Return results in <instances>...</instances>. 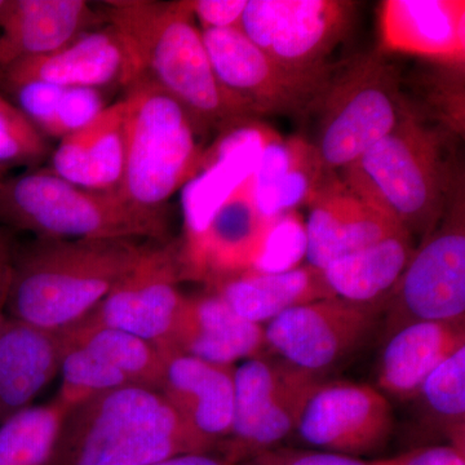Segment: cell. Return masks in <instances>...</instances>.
Wrapping results in <instances>:
<instances>
[{
    "instance_id": "cell-1",
    "label": "cell",
    "mask_w": 465,
    "mask_h": 465,
    "mask_svg": "<svg viewBox=\"0 0 465 465\" xmlns=\"http://www.w3.org/2000/svg\"><path fill=\"white\" fill-rule=\"evenodd\" d=\"M104 16L121 39L136 79L145 76L167 92L201 130L226 133L259 118L217 79L189 0H114L106 2Z\"/></svg>"
},
{
    "instance_id": "cell-2",
    "label": "cell",
    "mask_w": 465,
    "mask_h": 465,
    "mask_svg": "<svg viewBox=\"0 0 465 465\" xmlns=\"http://www.w3.org/2000/svg\"><path fill=\"white\" fill-rule=\"evenodd\" d=\"M440 125L407 108L388 136L341 171L361 200L421 241L434 231L463 185Z\"/></svg>"
},
{
    "instance_id": "cell-3",
    "label": "cell",
    "mask_w": 465,
    "mask_h": 465,
    "mask_svg": "<svg viewBox=\"0 0 465 465\" xmlns=\"http://www.w3.org/2000/svg\"><path fill=\"white\" fill-rule=\"evenodd\" d=\"M133 240L36 238L15 250L7 317L45 331L82 322L139 262Z\"/></svg>"
},
{
    "instance_id": "cell-4",
    "label": "cell",
    "mask_w": 465,
    "mask_h": 465,
    "mask_svg": "<svg viewBox=\"0 0 465 465\" xmlns=\"http://www.w3.org/2000/svg\"><path fill=\"white\" fill-rule=\"evenodd\" d=\"M213 450L158 391L127 387L70 409L48 465H152Z\"/></svg>"
},
{
    "instance_id": "cell-5",
    "label": "cell",
    "mask_w": 465,
    "mask_h": 465,
    "mask_svg": "<svg viewBox=\"0 0 465 465\" xmlns=\"http://www.w3.org/2000/svg\"><path fill=\"white\" fill-rule=\"evenodd\" d=\"M124 101V162L116 192L134 207L164 213L174 193L203 167L200 125L145 76L128 85Z\"/></svg>"
},
{
    "instance_id": "cell-6",
    "label": "cell",
    "mask_w": 465,
    "mask_h": 465,
    "mask_svg": "<svg viewBox=\"0 0 465 465\" xmlns=\"http://www.w3.org/2000/svg\"><path fill=\"white\" fill-rule=\"evenodd\" d=\"M0 224L50 240L164 241L166 213L133 206L118 192H97L36 170L0 183Z\"/></svg>"
},
{
    "instance_id": "cell-7",
    "label": "cell",
    "mask_w": 465,
    "mask_h": 465,
    "mask_svg": "<svg viewBox=\"0 0 465 465\" xmlns=\"http://www.w3.org/2000/svg\"><path fill=\"white\" fill-rule=\"evenodd\" d=\"M316 146L329 173H336L384 139L406 109L399 67L381 51L358 56L333 73L321 97Z\"/></svg>"
},
{
    "instance_id": "cell-8",
    "label": "cell",
    "mask_w": 465,
    "mask_h": 465,
    "mask_svg": "<svg viewBox=\"0 0 465 465\" xmlns=\"http://www.w3.org/2000/svg\"><path fill=\"white\" fill-rule=\"evenodd\" d=\"M384 338L421 321H465V203L463 185L445 215L420 241L385 300Z\"/></svg>"
},
{
    "instance_id": "cell-9",
    "label": "cell",
    "mask_w": 465,
    "mask_h": 465,
    "mask_svg": "<svg viewBox=\"0 0 465 465\" xmlns=\"http://www.w3.org/2000/svg\"><path fill=\"white\" fill-rule=\"evenodd\" d=\"M322 381L281 358L243 361L234 369V415L231 434L216 448L220 458L238 465L278 448L295 432L309 397Z\"/></svg>"
},
{
    "instance_id": "cell-10",
    "label": "cell",
    "mask_w": 465,
    "mask_h": 465,
    "mask_svg": "<svg viewBox=\"0 0 465 465\" xmlns=\"http://www.w3.org/2000/svg\"><path fill=\"white\" fill-rule=\"evenodd\" d=\"M356 3L345 0H247L240 30L281 65L329 73L327 57L347 36Z\"/></svg>"
},
{
    "instance_id": "cell-11",
    "label": "cell",
    "mask_w": 465,
    "mask_h": 465,
    "mask_svg": "<svg viewBox=\"0 0 465 465\" xmlns=\"http://www.w3.org/2000/svg\"><path fill=\"white\" fill-rule=\"evenodd\" d=\"M63 332L61 384L54 399L67 409L121 388L159 390L166 358L155 345L104 326L78 323Z\"/></svg>"
},
{
    "instance_id": "cell-12",
    "label": "cell",
    "mask_w": 465,
    "mask_h": 465,
    "mask_svg": "<svg viewBox=\"0 0 465 465\" xmlns=\"http://www.w3.org/2000/svg\"><path fill=\"white\" fill-rule=\"evenodd\" d=\"M382 309L336 296L299 305L266 323V348L290 365L324 378L369 341Z\"/></svg>"
},
{
    "instance_id": "cell-13",
    "label": "cell",
    "mask_w": 465,
    "mask_h": 465,
    "mask_svg": "<svg viewBox=\"0 0 465 465\" xmlns=\"http://www.w3.org/2000/svg\"><path fill=\"white\" fill-rule=\"evenodd\" d=\"M202 36L220 84L258 116L307 114L332 78L333 70L313 74L281 65L241 30H202Z\"/></svg>"
},
{
    "instance_id": "cell-14",
    "label": "cell",
    "mask_w": 465,
    "mask_h": 465,
    "mask_svg": "<svg viewBox=\"0 0 465 465\" xmlns=\"http://www.w3.org/2000/svg\"><path fill=\"white\" fill-rule=\"evenodd\" d=\"M179 242L146 243L136 265L82 324L121 330L166 354L183 299Z\"/></svg>"
},
{
    "instance_id": "cell-15",
    "label": "cell",
    "mask_w": 465,
    "mask_h": 465,
    "mask_svg": "<svg viewBox=\"0 0 465 465\" xmlns=\"http://www.w3.org/2000/svg\"><path fill=\"white\" fill-rule=\"evenodd\" d=\"M394 427L391 400L375 385L323 381L309 397L295 432L314 450L365 459L387 448Z\"/></svg>"
},
{
    "instance_id": "cell-16",
    "label": "cell",
    "mask_w": 465,
    "mask_h": 465,
    "mask_svg": "<svg viewBox=\"0 0 465 465\" xmlns=\"http://www.w3.org/2000/svg\"><path fill=\"white\" fill-rule=\"evenodd\" d=\"M250 179L200 232L180 244L183 278L204 281L211 286L256 268L277 217L269 219L259 213Z\"/></svg>"
},
{
    "instance_id": "cell-17",
    "label": "cell",
    "mask_w": 465,
    "mask_h": 465,
    "mask_svg": "<svg viewBox=\"0 0 465 465\" xmlns=\"http://www.w3.org/2000/svg\"><path fill=\"white\" fill-rule=\"evenodd\" d=\"M305 223L307 264L322 269L333 260L403 231L329 173L308 201Z\"/></svg>"
},
{
    "instance_id": "cell-18",
    "label": "cell",
    "mask_w": 465,
    "mask_h": 465,
    "mask_svg": "<svg viewBox=\"0 0 465 465\" xmlns=\"http://www.w3.org/2000/svg\"><path fill=\"white\" fill-rule=\"evenodd\" d=\"M134 79L130 57L109 25L81 34L52 54L18 61L0 70V87L5 91L29 82L101 90L115 84L128 87Z\"/></svg>"
},
{
    "instance_id": "cell-19",
    "label": "cell",
    "mask_w": 465,
    "mask_h": 465,
    "mask_svg": "<svg viewBox=\"0 0 465 465\" xmlns=\"http://www.w3.org/2000/svg\"><path fill=\"white\" fill-rule=\"evenodd\" d=\"M159 393L183 423L213 449L231 434L234 415V366L182 353L164 356Z\"/></svg>"
},
{
    "instance_id": "cell-20",
    "label": "cell",
    "mask_w": 465,
    "mask_h": 465,
    "mask_svg": "<svg viewBox=\"0 0 465 465\" xmlns=\"http://www.w3.org/2000/svg\"><path fill=\"white\" fill-rule=\"evenodd\" d=\"M379 51L430 63L464 64L463 0H385L379 11Z\"/></svg>"
},
{
    "instance_id": "cell-21",
    "label": "cell",
    "mask_w": 465,
    "mask_h": 465,
    "mask_svg": "<svg viewBox=\"0 0 465 465\" xmlns=\"http://www.w3.org/2000/svg\"><path fill=\"white\" fill-rule=\"evenodd\" d=\"M266 348L264 326L241 317L216 293L185 296L167 354L182 353L232 366L260 357Z\"/></svg>"
},
{
    "instance_id": "cell-22",
    "label": "cell",
    "mask_w": 465,
    "mask_h": 465,
    "mask_svg": "<svg viewBox=\"0 0 465 465\" xmlns=\"http://www.w3.org/2000/svg\"><path fill=\"white\" fill-rule=\"evenodd\" d=\"M99 21L84 0H9L0 23V70L60 50Z\"/></svg>"
},
{
    "instance_id": "cell-23",
    "label": "cell",
    "mask_w": 465,
    "mask_h": 465,
    "mask_svg": "<svg viewBox=\"0 0 465 465\" xmlns=\"http://www.w3.org/2000/svg\"><path fill=\"white\" fill-rule=\"evenodd\" d=\"M463 347L464 321H421L400 327L385 338L375 387L388 399L415 400L428 376Z\"/></svg>"
},
{
    "instance_id": "cell-24",
    "label": "cell",
    "mask_w": 465,
    "mask_h": 465,
    "mask_svg": "<svg viewBox=\"0 0 465 465\" xmlns=\"http://www.w3.org/2000/svg\"><path fill=\"white\" fill-rule=\"evenodd\" d=\"M64 332L7 317L0 329V425L27 407L60 371Z\"/></svg>"
},
{
    "instance_id": "cell-25",
    "label": "cell",
    "mask_w": 465,
    "mask_h": 465,
    "mask_svg": "<svg viewBox=\"0 0 465 465\" xmlns=\"http://www.w3.org/2000/svg\"><path fill=\"white\" fill-rule=\"evenodd\" d=\"M224 134L217 143L215 158L211 163L204 162V173L185 186L186 235L200 232L232 193L252 176L262 149L277 134L256 121Z\"/></svg>"
},
{
    "instance_id": "cell-26",
    "label": "cell",
    "mask_w": 465,
    "mask_h": 465,
    "mask_svg": "<svg viewBox=\"0 0 465 465\" xmlns=\"http://www.w3.org/2000/svg\"><path fill=\"white\" fill-rule=\"evenodd\" d=\"M124 99L116 101L92 124L58 140L51 171L61 179L97 192L118 191L124 162Z\"/></svg>"
},
{
    "instance_id": "cell-27",
    "label": "cell",
    "mask_w": 465,
    "mask_h": 465,
    "mask_svg": "<svg viewBox=\"0 0 465 465\" xmlns=\"http://www.w3.org/2000/svg\"><path fill=\"white\" fill-rule=\"evenodd\" d=\"M327 173L313 143L275 134L250 179L259 213L273 219L307 204Z\"/></svg>"
},
{
    "instance_id": "cell-28",
    "label": "cell",
    "mask_w": 465,
    "mask_h": 465,
    "mask_svg": "<svg viewBox=\"0 0 465 465\" xmlns=\"http://www.w3.org/2000/svg\"><path fill=\"white\" fill-rule=\"evenodd\" d=\"M208 287L235 313L260 326L299 305L333 298L322 271L308 264L275 273L246 272Z\"/></svg>"
},
{
    "instance_id": "cell-29",
    "label": "cell",
    "mask_w": 465,
    "mask_h": 465,
    "mask_svg": "<svg viewBox=\"0 0 465 465\" xmlns=\"http://www.w3.org/2000/svg\"><path fill=\"white\" fill-rule=\"evenodd\" d=\"M414 238L407 232L333 260L322 269L333 296L356 304H385V300L414 255Z\"/></svg>"
},
{
    "instance_id": "cell-30",
    "label": "cell",
    "mask_w": 465,
    "mask_h": 465,
    "mask_svg": "<svg viewBox=\"0 0 465 465\" xmlns=\"http://www.w3.org/2000/svg\"><path fill=\"white\" fill-rule=\"evenodd\" d=\"M67 411L54 399L27 407L0 425V465H48Z\"/></svg>"
},
{
    "instance_id": "cell-31",
    "label": "cell",
    "mask_w": 465,
    "mask_h": 465,
    "mask_svg": "<svg viewBox=\"0 0 465 465\" xmlns=\"http://www.w3.org/2000/svg\"><path fill=\"white\" fill-rule=\"evenodd\" d=\"M416 399L449 445L465 451V347L428 376Z\"/></svg>"
},
{
    "instance_id": "cell-32",
    "label": "cell",
    "mask_w": 465,
    "mask_h": 465,
    "mask_svg": "<svg viewBox=\"0 0 465 465\" xmlns=\"http://www.w3.org/2000/svg\"><path fill=\"white\" fill-rule=\"evenodd\" d=\"M48 152L47 137L14 101L0 94V168L36 166Z\"/></svg>"
},
{
    "instance_id": "cell-33",
    "label": "cell",
    "mask_w": 465,
    "mask_h": 465,
    "mask_svg": "<svg viewBox=\"0 0 465 465\" xmlns=\"http://www.w3.org/2000/svg\"><path fill=\"white\" fill-rule=\"evenodd\" d=\"M302 258H305V226L292 211L275 219L262 258L252 272L289 271L296 268Z\"/></svg>"
},
{
    "instance_id": "cell-34",
    "label": "cell",
    "mask_w": 465,
    "mask_h": 465,
    "mask_svg": "<svg viewBox=\"0 0 465 465\" xmlns=\"http://www.w3.org/2000/svg\"><path fill=\"white\" fill-rule=\"evenodd\" d=\"M100 88H65L56 115L45 133L47 139L61 140L92 124L105 110Z\"/></svg>"
},
{
    "instance_id": "cell-35",
    "label": "cell",
    "mask_w": 465,
    "mask_h": 465,
    "mask_svg": "<svg viewBox=\"0 0 465 465\" xmlns=\"http://www.w3.org/2000/svg\"><path fill=\"white\" fill-rule=\"evenodd\" d=\"M65 88L45 82H29L8 90L15 105L33 122L45 136L56 115L58 104Z\"/></svg>"
},
{
    "instance_id": "cell-36",
    "label": "cell",
    "mask_w": 465,
    "mask_h": 465,
    "mask_svg": "<svg viewBox=\"0 0 465 465\" xmlns=\"http://www.w3.org/2000/svg\"><path fill=\"white\" fill-rule=\"evenodd\" d=\"M238 465H396L393 458H351L321 450L274 448Z\"/></svg>"
},
{
    "instance_id": "cell-37",
    "label": "cell",
    "mask_w": 465,
    "mask_h": 465,
    "mask_svg": "<svg viewBox=\"0 0 465 465\" xmlns=\"http://www.w3.org/2000/svg\"><path fill=\"white\" fill-rule=\"evenodd\" d=\"M201 30H240L247 0H189Z\"/></svg>"
},
{
    "instance_id": "cell-38",
    "label": "cell",
    "mask_w": 465,
    "mask_h": 465,
    "mask_svg": "<svg viewBox=\"0 0 465 465\" xmlns=\"http://www.w3.org/2000/svg\"><path fill=\"white\" fill-rule=\"evenodd\" d=\"M396 465H465V451L454 446H421L393 457Z\"/></svg>"
},
{
    "instance_id": "cell-39",
    "label": "cell",
    "mask_w": 465,
    "mask_h": 465,
    "mask_svg": "<svg viewBox=\"0 0 465 465\" xmlns=\"http://www.w3.org/2000/svg\"><path fill=\"white\" fill-rule=\"evenodd\" d=\"M15 247L5 229L0 228V329L7 320V302L14 272Z\"/></svg>"
},
{
    "instance_id": "cell-40",
    "label": "cell",
    "mask_w": 465,
    "mask_h": 465,
    "mask_svg": "<svg viewBox=\"0 0 465 465\" xmlns=\"http://www.w3.org/2000/svg\"><path fill=\"white\" fill-rule=\"evenodd\" d=\"M152 465H229L220 457L211 454H183Z\"/></svg>"
},
{
    "instance_id": "cell-41",
    "label": "cell",
    "mask_w": 465,
    "mask_h": 465,
    "mask_svg": "<svg viewBox=\"0 0 465 465\" xmlns=\"http://www.w3.org/2000/svg\"><path fill=\"white\" fill-rule=\"evenodd\" d=\"M9 0H0V23H2L3 15L7 9Z\"/></svg>"
},
{
    "instance_id": "cell-42",
    "label": "cell",
    "mask_w": 465,
    "mask_h": 465,
    "mask_svg": "<svg viewBox=\"0 0 465 465\" xmlns=\"http://www.w3.org/2000/svg\"><path fill=\"white\" fill-rule=\"evenodd\" d=\"M5 168H0V183H2L3 180L5 179Z\"/></svg>"
}]
</instances>
